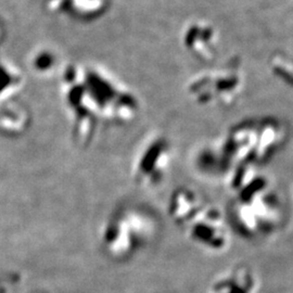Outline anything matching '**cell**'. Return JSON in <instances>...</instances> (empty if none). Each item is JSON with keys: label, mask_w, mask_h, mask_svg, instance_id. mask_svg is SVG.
<instances>
[{"label": "cell", "mask_w": 293, "mask_h": 293, "mask_svg": "<svg viewBox=\"0 0 293 293\" xmlns=\"http://www.w3.org/2000/svg\"><path fill=\"white\" fill-rule=\"evenodd\" d=\"M156 232V219L150 213L127 208L115 214L105 225L102 239L111 253L124 256L144 246Z\"/></svg>", "instance_id": "cell-3"}, {"label": "cell", "mask_w": 293, "mask_h": 293, "mask_svg": "<svg viewBox=\"0 0 293 293\" xmlns=\"http://www.w3.org/2000/svg\"><path fill=\"white\" fill-rule=\"evenodd\" d=\"M257 277L251 267L237 265L212 282L206 293H255Z\"/></svg>", "instance_id": "cell-8"}, {"label": "cell", "mask_w": 293, "mask_h": 293, "mask_svg": "<svg viewBox=\"0 0 293 293\" xmlns=\"http://www.w3.org/2000/svg\"><path fill=\"white\" fill-rule=\"evenodd\" d=\"M185 229L190 240L206 251L219 253L229 245V232L222 212L210 203L204 204Z\"/></svg>", "instance_id": "cell-6"}, {"label": "cell", "mask_w": 293, "mask_h": 293, "mask_svg": "<svg viewBox=\"0 0 293 293\" xmlns=\"http://www.w3.org/2000/svg\"><path fill=\"white\" fill-rule=\"evenodd\" d=\"M230 191V219L243 237L262 238L277 229L282 219L281 202L268 178L261 172Z\"/></svg>", "instance_id": "cell-2"}, {"label": "cell", "mask_w": 293, "mask_h": 293, "mask_svg": "<svg viewBox=\"0 0 293 293\" xmlns=\"http://www.w3.org/2000/svg\"><path fill=\"white\" fill-rule=\"evenodd\" d=\"M272 72L275 75L281 79V81L287 84L290 87H293V64L288 61H280V60H275L271 64Z\"/></svg>", "instance_id": "cell-9"}, {"label": "cell", "mask_w": 293, "mask_h": 293, "mask_svg": "<svg viewBox=\"0 0 293 293\" xmlns=\"http://www.w3.org/2000/svg\"><path fill=\"white\" fill-rule=\"evenodd\" d=\"M243 79L237 69L204 73L188 84V95L196 104L204 108H230L241 97Z\"/></svg>", "instance_id": "cell-4"}, {"label": "cell", "mask_w": 293, "mask_h": 293, "mask_svg": "<svg viewBox=\"0 0 293 293\" xmlns=\"http://www.w3.org/2000/svg\"><path fill=\"white\" fill-rule=\"evenodd\" d=\"M288 127L280 118H246L228 128L216 144L224 176L239 165L256 168L267 164L280 153L288 140Z\"/></svg>", "instance_id": "cell-1"}, {"label": "cell", "mask_w": 293, "mask_h": 293, "mask_svg": "<svg viewBox=\"0 0 293 293\" xmlns=\"http://www.w3.org/2000/svg\"><path fill=\"white\" fill-rule=\"evenodd\" d=\"M205 203L195 189L183 186L173 191L169 199V215L179 227L185 228Z\"/></svg>", "instance_id": "cell-7"}, {"label": "cell", "mask_w": 293, "mask_h": 293, "mask_svg": "<svg viewBox=\"0 0 293 293\" xmlns=\"http://www.w3.org/2000/svg\"><path fill=\"white\" fill-rule=\"evenodd\" d=\"M173 161V146L165 136H155L139 150L132 166L135 182L142 188L162 185L170 174Z\"/></svg>", "instance_id": "cell-5"}]
</instances>
